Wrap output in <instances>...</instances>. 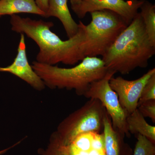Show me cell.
I'll return each instance as SVG.
<instances>
[{"label":"cell","mask_w":155,"mask_h":155,"mask_svg":"<svg viewBox=\"0 0 155 155\" xmlns=\"http://www.w3.org/2000/svg\"><path fill=\"white\" fill-rule=\"evenodd\" d=\"M41 155H69V145L66 144L57 131L50 136L49 141L45 149L39 151Z\"/></svg>","instance_id":"15"},{"label":"cell","mask_w":155,"mask_h":155,"mask_svg":"<svg viewBox=\"0 0 155 155\" xmlns=\"http://www.w3.org/2000/svg\"><path fill=\"white\" fill-rule=\"evenodd\" d=\"M106 155H132L130 146L124 141L125 136L113 127L110 117L106 111L103 121Z\"/></svg>","instance_id":"10"},{"label":"cell","mask_w":155,"mask_h":155,"mask_svg":"<svg viewBox=\"0 0 155 155\" xmlns=\"http://www.w3.org/2000/svg\"><path fill=\"white\" fill-rule=\"evenodd\" d=\"M91 20L85 25L82 45L84 57H103L127 26L119 15L109 10L90 13Z\"/></svg>","instance_id":"4"},{"label":"cell","mask_w":155,"mask_h":155,"mask_svg":"<svg viewBox=\"0 0 155 155\" xmlns=\"http://www.w3.org/2000/svg\"><path fill=\"white\" fill-rule=\"evenodd\" d=\"M115 73L109 70L104 77L91 83L83 96L99 100L110 117L113 127L129 137L130 134L127 130L126 123L128 114L120 104L117 94L111 88L109 84L110 79Z\"/></svg>","instance_id":"6"},{"label":"cell","mask_w":155,"mask_h":155,"mask_svg":"<svg viewBox=\"0 0 155 155\" xmlns=\"http://www.w3.org/2000/svg\"><path fill=\"white\" fill-rule=\"evenodd\" d=\"M106 111L99 100L90 99L81 107L64 119L58 125L56 131L68 145L81 134L100 133L104 127Z\"/></svg>","instance_id":"5"},{"label":"cell","mask_w":155,"mask_h":155,"mask_svg":"<svg viewBox=\"0 0 155 155\" xmlns=\"http://www.w3.org/2000/svg\"><path fill=\"white\" fill-rule=\"evenodd\" d=\"M31 66L46 87L51 89L74 90L78 96H84L91 83L104 77L109 71L102 59L96 57H85L77 65L69 68L36 61Z\"/></svg>","instance_id":"3"},{"label":"cell","mask_w":155,"mask_h":155,"mask_svg":"<svg viewBox=\"0 0 155 155\" xmlns=\"http://www.w3.org/2000/svg\"><path fill=\"white\" fill-rule=\"evenodd\" d=\"M30 14L45 17V13L37 5L35 0H0V18L6 15Z\"/></svg>","instance_id":"12"},{"label":"cell","mask_w":155,"mask_h":155,"mask_svg":"<svg viewBox=\"0 0 155 155\" xmlns=\"http://www.w3.org/2000/svg\"><path fill=\"white\" fill-rule=\"evenodd\" d=\"M55 17L59 19L64 26L68 38L77 34L79 28L72 18L68 6V0H49L48 8L45 18Z\"/></svg>","instance_id":"11"},{"label":"cell","mask_w":155,"mask_h":155,"mask_svg":"<svg viewBox=\"0 0 155 155\" xmlns=\"http://www.w3.org/2000/svg\"><path fill=\"white\" fill-rule=\"evenodd\" d=\"M155 73L154 68L135 80H127L121 76H113L110 79V86L117 94L120 104L128 115L137 109L143 89L149 79Z\"/></svg>","instance_id":"8"},{"label":"cell","mask_w":155,"mask_h":155,"mask_svg":"<svg viewBox=\"0 0 155 155\" xmlns=\"http://www.w3.org/2000/svg\"><path fill=\"white\" fill-rule=\"evenodd\" d=\"M151 100H155V73L151 76L145 85L139 100L138 106Z\"/></svg>","instance_id":"18"},{"label":"cell","mask_w":155,"mask_h":155,"mask_svg":"<svg viewBox=\"0 0 155 155\" xmlns=\"http://www.w3.org/2000/svg\"><path fill=\"white\" fill-rule=\"evenodd\" d=\"M21 141H22V140L17 142L16 143L13 145L11 146V147H9L5 149L1 150H0V155H3L5 153H7L8 151L9 150H10L11 149L13 148L14 147H16V146L19 145V143L21 142Z\"/></svg>","instance_id":"24"},{"label":"cell","mask_w":155,"mask_h":155,"mask_svg":"<svg viewBox=\"0 0 155 155\" xmlns=\"http://www.w3.org/2000/svg\"><path fill=\"white\" fill-rule=\"evenodd\" d=\"M17 53L13 63L5 67H0V72H7L23 80L38 91L45 87L44 82L29 64L26 54L25 35L20 34Z\"/></svg>","instance_id":"9"},{"label":"cell","mask_w":155,"mask_h":155,"mask_svg":"<svg viewBox=\"0 0 155 155\" xmlns=\"http://www.w3.org/2000/svg\"><path fill=\"white\" fill-rule=\"evenodd\" d=\"M94 132L81 134L77 136L70 144L81 151L88 153L92 149V143Z\"/></svg>","instance_id":"17"},{"label":"cell","mask_w":155,"mask_h":155,"mask_svg":"<svg viewBox=\"0 0 155 155\" xmlns=\"http://www.w3.org/2000/svg\"><path fill=\"white\" fill-rule=\"evenodd\" d=\"M69 155H87V153L81 151L72 144L69 145Z\"/></svg>","instance_id":"22"},{"label":"cell","mask_w":155,"mask_h":155,"mask_svg":"<svg viewBox=\"0 0 155 155\" xmlns=\"http://www.w3.org/2000/svg\"><path fill=\"white\" fill-rule=\"evenodd\" d=\"M49 1V0H35L39 8L45 14H46L48 11Z\"/></svg>","instance_id":"21"},{"label":"cell","mask_w":155,"mask_h":155,"mask_svg":"<svg viewBox=\"0 0 155 155\" xmlns=\"http://www.w3.org/2000/svg\"><path fill=\"white\" fill-rule=\"evenodd\" d=\"M137 109L143 116L151 119L155 122V100H151L141 103L137 106Z\"/></svg>","instance_id":"19"},{"label":"cell","mask_w":155,"mask_h":155,"mask_svg":"<svg viewBox=\"0 0 155 155\" xmlns=\"http://www.w3.org/2000/svg\"><path fill=\"white\" fill-rule=\"evenodd\" d=\"M10 24L13 31L23 34L37 45L36 61L39 63L52 66L59 63L75 65L85 58L82 45L85 39V25L81 21L78 23L77 34L65 41L51 30L54 25L52 22L14 15L11 16Z\"/></svg>","instance_id":"1"},{"label":"cell","mask_w":155,"mask_h":155,"mask_svg":"<svg viewBox=\"0 0 155 155\" xmlns=\"http://www.w3.org/2000/svg\"><path fill=\"white\" fill-rule=\"evenodd\" d=\"M155 54V47L150 41L138 12L102 59L108 70L126 75L136 68L147 67Z\"/></svg>","instance_id":"2"},{"label":"cell","mask_w":155,"mask_h":155,"mask_svg":"<svg viewBox=\"0 0 155 155\" xmlns=\"http://www.w3.org/2000/svg\"><path fill=\"white\" fill-rule=\"evenodd\" d=\"M126 123L129 133L144 136L155 144V126L150 125L147 122L138 109L128 115Z\"/></svg>","instance_id":"13"},{"label":"cell","mask_w":155,"mask_h":155,"mask_svg":"<svg viewBox=\"0 0 155 155\" xmlns=\"http://www.w3.org/2000/svg\"><path fill=\"white\" fill-rule=\"evenodd\" d=\"M140 15L151 43L155 47V5L147 0L140 7Z\"/></svg>","instance_id":"14"},{"label":"cell","mask_w":155,"mask_h":155,"mask_svg":"<svg viewBox=\"0 0 155 155\" xmlns=\"http://www.w3.org/2000/svg\"><path fill=\"white\" fill-rule=\"evenodd\" d=\"M93 149L105 150V140L104 133L94 132L92 143Z\"/></svg>","instance_id":"20"},{"label":"cell","mask_w":155,"mask_h":155,"mask_svg":"<svg viewBox=\"0 0 155 155\" xmlns=\"http://www.w3.org/2000/svg\"><path fill=\"white\" fill-rule=\"evenodd\" d=\"M137 141L133 155H155L154 143L140 134L137 136Z\"/></svg>","instance_id":"16"},{"label":"cell","mask_w":155,"mask_h":155,"mask_svg":"<svg viewBox=\"0 0 155 155\" xmlns=\"http://www.w3.org/2000/svg\"><path fill=\"white\" fill-rule=\"evenodd\" d=\"M145 0H81L77 5L71 7L80 19L94 11L109 10L119 15L127 25L138 13Z\"/></svg>","instance_id":"7"},{"label":"cell","mask_w":155,"mask_h":155,"mask_svg":"<svg viewBox=\"0 0 155 155\" xmlns=\"http://www.w3.org/2000/svg\"><path fill=\"white\" fill-rule=\"evenodd\" d=\"M87 155H106L105 150H101L92 149L90 151L87 153Z\"/></svg>","instance_id":"23"},{"label":"cell","mask_w":155,"mask_h":155,"mask_svg":"<svg viewBox=\"0 0 155 155\" xmlns=\"http://www.w3.org/2000/svg\"><path fill=\"white\" fill-rule=\"evenodd\" d=\"M81 0H70L71 3V7L77 5L80 3Z\"/></svg>","instance_id":"25"}]
</instances>
